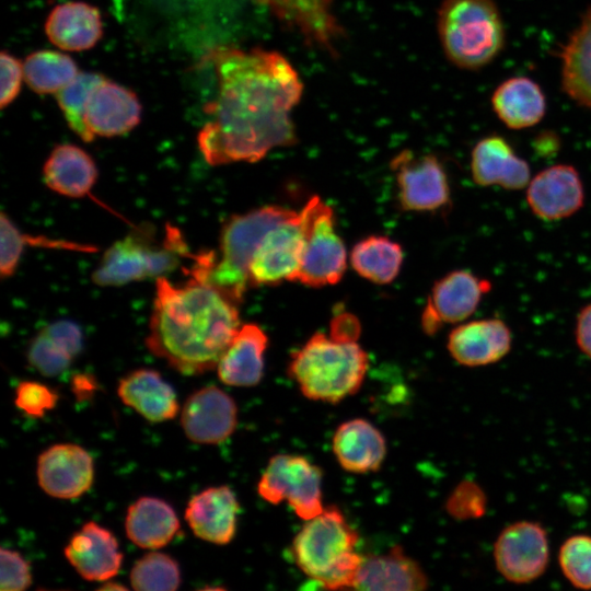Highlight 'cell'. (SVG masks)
<instances>
[{
  "mask_svg": "<svg viewBox=\"0 0 591 591\" xmlns=\"http://www.w3.org/2000/svg\"><path fill=\"white\" fill-rule=\"evenodd\" d=\"M403 257L398 243L387 236L370 235L355 244L350 263L359 276L374 283L385 285L398 275Z\"/></svg>",
  "mask_w": 591,
  "mask_h": 591,
  "instance_id": "d6a6232c",
  "label": "cell"
},
{
  "mask_svg": "<svg viewBox=\"0 0 591 591\" xmlns=\"http://www.w3.org/2000/svg\"><path fill=\"white\" fill-rule=\"evenodd\" d=\"M322 476L321 468L304 456L276 454L259 478L257 493L273 505L287 501L306 521L324 510Z\"/></svg>",
  "mask_w": 591,
  "mask_h": 591,
  "instance_id": "9c48e42d",
  "label": "cell"
},
{
  "mask_svg": "<svg viewBox=\"0 0 591 591\" xmlns=\"http://www.w3.org/2000/svg\"><path fill=\"white\" fill-rule=\"evenodd\" d=\"M491 286L488 279L471 270L456 269L445 274L431 288L420 317L422 331L432 336L444 325L468 320Z\"/></svg>",
  "mask_w": 591,
  "mask_h": 591,
  "instance_id": "7c38bea8",
  "label": "cell"
},
{
  "mask_svg": "<svg viewBox=\"0 0 591 591\" xmlns=\"http://www.w3.org/2000/svg\"><path fill=\"white\" fill-rule=\"evenodd\" d=\"M297 211L281 206H265L231 216L220 233L219 256L195 265L189 276L210 283L236 303L250 287L252 257L266 233Z\"/></svg>",
  "mask_w": 591,
  "mask_h": 591,
  "instance_id": "5b68a950",
  "label": "cell"
},
{
  "mask_svg": "<svg viewBox=\"0 0 591 591\" xmlns=\"http://www.w3.org/2000/svg\"><path fill=\"white\" fill-rule=\"evenodd\" d=\"M178 530L177 514L163 499L141 497L127 509L126 535L140 548H162L174 538Z\"/></svg>",
  "mask_w": 591,
  "mask_h": 591,
  "instance_id": "1f68e13d",
  "label": "cell"
},
{
  "mask_svg": "<svg viewBox=\"0 0 591 591\" xmlns=\"http://www.w3.org/2000/svg\"><path fill=\"white\" fill-rule=\"evenodd\" d=\"M512 332L499 317H484L457 324L448 336L447 348L459 364L486 367L501 361L511 350Z\"/></svg>",
  "mask_w": 591,
  "mask_h": 591,
  "instance_id": "e0dca14e",
  "label": "cell"
},
{
  "mask_svg": "<svg viewBox=\"0 0 591 591\" xmlns=\"http://www.w3.org/2000/svg\"><path fill=\"white\" fill-rule=\"evenodd\" d=\"M357 531L335 506L306 520L292 541L300 570L327 590L355 589L363 556Z\"/></svg>",
  "mask_w": 591,
  "mask_h": 591,
  "instance_id": "3957f363",
  "label": "cell"
},
{
  "mask_svg": "<svg viewBox=\"0 0 591 591\" xmlns=\"http://www.w3.org/2000/svg\"><path fill=\"white\" fill-rule=\"evenodd\" d=\"M304 248L294 281L320 288L337 283L347 268V253L335 230L333 209L313 196L300 210Z\"/></svg>",
  "mask_w": 591,
  "mask_h": 591,
  "instance_id": "ba28073f",
  "label": "cell"
},
{
  "mask_svg": "<svg viewBox=\"0 0 591 591\" xmlns=\"http://www.w3.org/2000/svg\"><path fill=\"white\" fill-rule=\"evenodd\" d=\"M582 178L570 164L549 165L531 177L525 200L531 212L544 221H558L577 213L584 205Z\"/></svg>",
  "mask_w": 591,
  "mask_h": 591,
  "instance_id": "5bb4252c",
  "label": "cell"
},
{
  "mask_svg": "<svg viewBox=\"0 0 591 591\" xmlns=\"http://www.w3.org/2000/svg\"><path fill=\"white\" fill-rule=\"evenodd\" d=\"M437 31L445 57L463 70L487 67L506 44V27L495 0H443Z\"/></svg>",
  "mask_w": 591,
  "mask_h": 591,
  "instance_id": "8992f818",
  "label": "cell"
},
{
  "mask_svg": "<svg viewBox=\"0 0 591 591\" xmlns=\"http://www.w3.org/2000/svg\"><path fill=\"white\" fill-rule=\"evenodd\" d=\"M36 475L39 487L48 496L59 499L79 498L92 486L93 460L78 444L56 443L38 455Z\"/></svg>",
  "mask_w": 591,
  "mask_h": 591,
  "instance_id": "9a60e30c",
  "label": "cell"
},
{
  "mask_svg": "<svg viewBox=\"0 0 591 591\" xmlns=\"http://www.w3.org/2000/svg\"><path fill=\"white\" fill-rule=\"evenodd\" d=\"M140 117L137 95L106 78L91 92L84 113L85 125L94 137L124 135L139 124Z\"/></svg>",
  "mask_w": 591,
  "mask_h": 591,
  "instance_id": "44dd1931",
  "label": "cell"
},
{
  "mask_svg": "<svg viewBox=\"0 0 591 591\" xmlns=\"http://www.w3.org/2000/svg\"><path fill=\"white\" fill-rule=\"evenodd\" d=\"M192 256L177 228L166 224L164 235L158 241L154 229L142 225L105 251L92 279L97 286L107 287L159 278Z\"/></svg>",
  "mask_w": 591,
  "mask_h": 591,
  "instance_id": "52a82bcc",
  "label": "cell"
},
{
  "mask_svg": "<svg viewBox=\"0 0 591 591\" xmlns=\"http://www.w3.org/2000/svg\"><path fill=\"white\" fill-rule=\"evenodd\" d=\"M558 565L567 581L580 590H591V535L567 537L558 551Z\"/></svg>",
  "mask_w": 591,
  "mask_h": 591,
  "instance_id": "8d00e7d4",
  "label": "cell"
},
{
  "mask_svg": "<svg viewBox=\"0 0 591 591\" xmlns=\"http://www.w3.org/2000/svg\"><path fill=\"white\" fill-rule=\"evenodd\" d=\"M558 56L563 92L591 111V7L583 12Z\"/></svg>",
  "mask_w": 591,
  "mask_h": 591,
  "instance_id": "f546056e",
  "label": "cell"
},
{
  "mask_svg": "<svg viewBox=\"0 0 591 591\" xmlns=\"http://www.w3.org/2000/svg\"><path fill=\"white\" fill-rule=\"evenodd\" d=\"M573 335L578 349L591 359V302L579 310L575 321Z\"/></svg>",
  "mask_w": 591,
  "mask_h": 591,
  "instance_id": "7bdbcfd3",
  "label": "cell"
},
{
  "mask_svg": "<svg viewBox=\"0 0 591 591\" xmlns=\"http://www.w3.org/2000/svg\"><path fill=\"white\" fill-rule=\"evenodd\" d=\"M57 401L56 391L36 381L20 382L15 389V406L32 418H42L55 407Z\"/></svg>",
  "mask_w": 591,
  "mask_h": 591,
  "instance_id": "f35d334b",
  "label": "cell"
},
{
  "mask_svg": "<svg viewBox=\"0 0 591 591\" xmlns=\"http://www.w3.org/2000/svg\"><path fill=\"white\" fill-rule=\"evenodd\" d=\"M304 248L300 211L270 229L255 251L250 268V286H274L294 281Z\"/></svg>",
  "mask_w": 591,
  "mask_h": 591,
  "instance_id": "4fadbf2b",
  "label": "cell"
},
{
  "mask_svg": "<svg viewBox=\"0 0 591 591\" xmlns=\"http://www.w3.org/2000/svg\"><path fill=\"white\" fill-rule=\"evenodd\" d=\"M117 394L125 405L151 422L173 419L179 410L174 389L152 369L141 368L125 375Z\"/></svg>",
  "mask_w": 591,
  "mask_h": 591,
  "instance_id": "d4e9b609",
  "label": "cell"
},
{
  "mask_svg": "<svg viewBox=\"0 0 591 591\" xmlns=\"http://www.w3.org/2000/svg\"><path fill=\"white\" fill-rule=\"evenodd\" d=\"M45 33L50 43L63 50H88L103 34L100 10L82 1L58 4L46 19Z\"/></svg>",
  "mask_w": 591,
  "mask_h": 591,
  "instance_id": "4316f807",
  "label": "cell"
},
{
  "mask_svg": "<svg viewBox=\"0 0 591 591\" xmlns=\"http://www.w3.org/2000/svg\"><path fill=\"white\" fill-rule=\"evenodd\" d=\"M83 346L81 328L72 321L59 320L42 328L30 341L28 363L44 376L65 372Z\"/></svg>",
  "mask_w": 591,
  "mask_h": 591,
  "instance_id": "f1b7e54d",
  "label": "cell"
},
{
  "mask_svg": "<svg viewBox=\"0 0 591 591\" xmlns=\"http://www.w3.org/2000/svg\"><path fill=\"white\" fill-rule=\"evenodd\" d=\"M239 510L240 505L230 487H209L189 499L185 520L198 538L225 545L235 535Z\"/></svg>",
  "mask_w": 591,
  "mask_h": 591,
  "instance_id": "7402d4cb",
  "label": "cell"
},
{
  "mask_svg": "<svg viewBox=\"0 0 591 591\" xmlns=\"http://www.w3.org/2000/svg\"><path fill=\"white\" fill-rule=\"evenodd\" d=\"M333 452L347 472L364 474L375 472L386 454V442L381 431L362 418L347 420L338 426L333 437Z\"/></svg>",
  "mask_w": 591,
  "mask_h": 591,
  "instance_id": "484cf974",
  "label": "cell"
},
{
  "mask_svg": "<svg viewBox=\"0 0 591 591\" xmlns=\"http://www.w3.org/2000/svg\"><path fill=\"white\" fill-rule=\"evenodd\" d=\"M495 567L508 582L525 584L544 575L549 563L545 528L536 521H515L498 534L493 549Z\"/></svg>",
  "mask_w": 591,
  "mask_h": 591,
  "instance_id": "30bf717a",
  "label": "cell"
},
{
  "mask_svg": "<svg viewBox=\"0 0 591 591\" xmlns=\"http://www.w3.org/2000/svg\"><path fill=\"white\" fill-rule=\"evenodd\" d=\"M63 553L76 571L90 581L109 580L123 561L116 537L93 521L85 522L71 535Z\"/></svg>",
  "mask_w": 591,
  "mask_h": 591,
  "instance_id": "d6986e66",
  "label": "cell"
},
{
  "mask_svg": "<svg viewBox=\"0 0 591 591\" xmlns=\"http://www.w3.org/2000/svg\"><path fill=\"white\" fill-rule=\"evenodd\" d=\"M105 77L93 72H79L73 81L56 93L57 103L69 127L83 140L94 139L84 121L85 107L93 89Z\"/></svg>",
  "mask_w": 591,
  "mask_h": 591,
  "instance_id": "d590c367",
  "label": "cell"
},
{
  "mask_svg": "<svg viewBox=\"0 0 591 591\" xmlns=\"http://www.w3.org/2000/svg\"><path fill=\"white\" fill-rule=\"evenodd\" d=\"M0 563L1 591H23L31 586L30 566L20 553L1 547Z\"/></svg>",
  "mask_w": 591,
  "mask_h": 591,
  "instance_id": "ab89813d",
  "label": "cell"
},
{
  "mask_svg": "<svg viewBox=\"0 0 591 591\" xmlns=\"http://www.w3.org/2000/svg\"><path fill=\"white\" fill-rule=\"evenodd\" d=\"M1 96L0 106L4 108L18 96L24 79L23 63L12 54L3 50L0 55Z\"/></svg>",
  "mask_w": 591,
  "mask_h": 591,
  "instance_id": "b9f144b4",
  "label": "cell"
},
{
  "mask_svg": "<svg viewBox=\"0 0 591 591\" xmlns=\"http://www.w3.org/2000/svg\"><path fill=\"white\" fill-rule=\"evenodd\" d=\"M487 508V495L473 479L461 480L445 501L447 513L457 521L478 520L486 514Z\"/></svg>",
  "mask_w": 591,
  "mask_h": 591,
  "instance_id": "74e56055",
  "label": "cell"
},
{
  "mask_svg": "<svg viewBox=\"0 0 591 591\" xmlns=\"http://www.w3.org/2000/svg\"><path fill=\"white\" fill-rule=\"evenodd\" d=\"M45 185L53 192L71 198L90 194L97 179V167L82 148L65 143L53 149L43 167Z\"/></svg>",
  "mask_w": 591,
  "mask_h": 591,
  "instance_id": "4dcf8cb0",
  "label": "cell"
},
{
  "mask_svg": "<svg viewBox=\"0 0 591 591\" xmlns=\"http://www.w3.org/2000/svg\"><path fill=\"white\" fill-rule=\"evenodd\" d=\"M129 580L137 591H174L181 584V571L170 555L150 552L134 564Z\"/></svg>",
  "mask_w": 591,
  "mask_h": 591,
  "instance_id": "e575fe53",
  "label": "cell"
},
{
  "mask_svg": "<svg viewBox=\"0 0 591 591\" xmlns=\"http://www.w3.org/2000/svg\"><path fill=\"white\" fill-rule=\"evenodd\" d=\"M1 254H0V274L2 278L11 277L18 268L23 253L21 241V231L15 227L12 220L4 213H1Z\"/></svg>",
  "mask_w": 591,
  "mask_h": 591,
  "instance_id": "60d3db41",
  "label": "cell"
},
{
  "mask_svg": "<svg viewBox=\"0 0 591 591\" xmlns=\"http://www.w3.org/2000/svg\"><path fill=\"white\" fill-rule=\"evenodd\" d=\"M265 5L310 45L335 54L343 31L333 12V0H254Z\"/></svg>",
  "mask_w": 591,
  "mask_h": 591,
  "instance_id": "ffe728a7",
  "label": "cell"
},
{
  "mask_svg": "<svg viewBox=\"0 0 591 591\" xmlns=\"http://www.w3.org/2000/svg\"><path fill=\"white\" fill-rule=\"evenodd\" d=\"M24 81L38 94L57 93L79 74L68 55L55 50H37L23 62Z\"/></svg>",
  "mask_w": 591,
  "mask_h": 591,
  "instance_id": "836d02e7",
  "label": "cell"
},
{
  "mask_svg": "<svg viewBox=\"0 0 591 591\" xmlns=\"http://www.w3.org/2000/svg\"><path fill=\"white\" fill-rule=\"evenodd\" d=\"M497 118L513 130L537 125L546 114V97L537 82L524 76L506 79L490 99Z\"/></svg>",
  "mask_w": 591,
  "mask_h": 591,
  "instance_id": "83f0119b",
  "label": "cell"
},
{
  "mask_svg": "<svg viewBox=\"0 0 591 591\" xmlns=\"http://www.w3.org/2000/svg\"><path fill=\"white\" fill-rule=\"evenodd\" d=\"M428 577L419 563L401 546L387 553L363 556L355 589L419 591L428 588Z\"/></svg>",
  "mask_w": 591,
  "mask_h": 591,
  "instance_id": "603a6c76",
  "label": "cell"
},
{
  "mask_svg": "<svg viewBox=\"0 0 591 591\" xmlns=\"http://www.w3.org/2000/svg\"><path fill=\"white\" fill-rule=\"evenodd\" d=\"M236 424L234 399L213 385L193 392L182 407L181 426L195 443L219 444L234 432Z\"/></svg>",
  "mask_w": 591,
  "mask_h": 591,
  "instance_id": "2e32d148",
  "label": "cell"
},
{
  "mask_svg": "<svg viewBox=\"0 0 591 591\" xmlns=\"http://www.w3.org/2000/svg\"><path fill=\"white\" fill-rule=\"evenodd\" d=\"M368 370L367 352L357 340L315 333L296 352L289 375L302 394L313 401L336 404L355 394Z\"/></svg>",
  "mask_w": 591,
  "mask_h": 591,
  "instance_id": "277c9868",
  "label": "cell"
},
{
  "mask_svg": "<svg viewBox=\"0 0 591 591\" xmlns=\"http://www.w3.org/2000/svg\"><path fill=\"white\" fill-rule=\"evenodd\" d=\"M329 335L347 340H358L360 335L358 318L347 312L338 313L331 322Z\"/></svg>",
  "mask_w": 591,
  "mask_h": 591,
  "instance_id": "ee69618b",
  "label": "cell"
},
{
  "mask_svg": "<svg viewBox=\"0 0 591 591\" xmlns=\"http://www.w3.org/2000/svg\"><path fill=\"white\" fill-rule=\"evenodd\" d=\"M266 333L255 323L241 325L217 364L219 380L229 386L257 385L264 373Z\"/></svg>",
  "mask_w": 591,
  "mask_h": 591,
  "instance_id": "cb8c5ba5",
  "label": "cell"
},
{
  "mask_svg": "<svg viewBox=\"0 0 591 591\" xmlns=\"http://www.w3.org/2000/svg\"><path fill=\"white\" fill-rule=\"evenodd\" d=\"M470 169L472 181L480 187L521 190L531 179V169L500 135L480 138L472 149Z\"/></svg>",
  "mask_w": 591,
  "mask_h": 591,
  "instance_id": "ac0fdd59",
  "label": "cell"
},
{
  "mask_svg": "<svg viewBox=\"0 0 591 591\" xmlns=\"http://www.w3.org/2000/svg\"><path fill=\"white\" fill-rule=\"evenodd\" d=\"M237 306L202 280L174 285L159 277L147 348L184 375L213 370L241 326Z\"/></svg>",
  "mask_w": 591,
  "mask_h": 591,
  "instance_id": "7a4b0ae2",
  "label": "cell"
},
{
  "mask_svg": "<svg viewBox=\"0 0 591 591\" xmlns=\"http://www.w3.org/2000/svg\"><path fill=\"white\" fill-rule=\"evenodd\" d=\"M397 198L405 211L432 212L445 208L451 189L444 166L434 154L404 150L391 161Z\"/></svg>",
  "mask_w": 591,
  "mask_h": 591,
  "instance_id": "8fae6325",
  "label": "cell"
},
{
  "mask_svg": "<svg viewBox=\"0 0 591 591\" xmlns=\"http://www.w3.org/2000/svg\"><path fill=\"white\" fill-rule=\"evenodd\" d=\"M209 58L218 92L205 107L209 120L197 143L210 165L257 162L273 149L297 142L291 113L303 84L286 57L274 50L218 47Z\"/></svg>",
  "mask_w": 591,
  "mask_h": 591,
  "instance_id": "6da1fadb",
  "label": "cell"
}]
</instances>
